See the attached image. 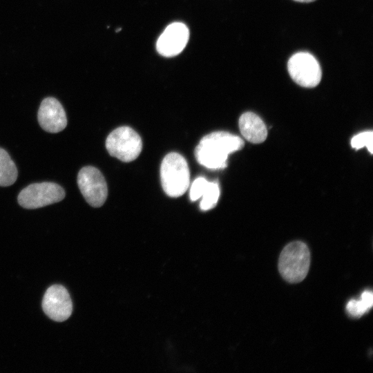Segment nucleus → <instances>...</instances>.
I'll return each mask as SVG.
<instances>
[{"mask_svg": "<svg viewBox=\"0 0 373 373\" xmlns=\"http://www.w3.org/2000/svg\"><path fill=\"white\" fill-rule=\"evenodd\" d=\"M45 314L52 320L63 322L73 312V303L66 289L60 285L50 286L46 291L42 301Z\"/></svg>", "mask_w": 373, "mask_h": 373, "instance_id": "8", "label": "nucleus"}, {"mask_svg": "<svg viewBox=\"0 0 373 373\" xmlns=\"http://www.w3.org/2000/svg\"><path fill=\"white\" fill-rule=\"evenodd\" d=\"M291 79L299 86L314 88L321 82L322 71L317 59L309 52L294 54L287 62Z\"/></svg>", "mask_w": 373, "mask_h": 373, "instance_id": "6", "label": "nucleus"}, {"mask_svg": "<svg viewBox=\"0 0 373 373\" xmlns=\"http://www.w3.org/2000/svg\"><path fill=\"white\" fill-rule=\"evenodd\" d=\"M294 1H296L298 2H302V3H309V2L314 1L316 0H294Z\"/></svg>", "mask_w": 373, "mask_h": 373, "instance_id": "16", "label": "nucleus"}, {"mask_svg": "<svg viewBox=\"0 0 373 373\" xmlns=\"http://www.w3.org/2000/svg\"><path fill=\"white\" fill-rule=\"evenodd\" d=\"M310 265V252L303 242L294 241L282 250L278 260V271L287 282H301L307 275Z\"/></svg>", "mask_w": 373, "mask_h": 373, "instance_id": "3", "label": "nucleus"}, {"mask_svg": "<svg viewBox=\"0 0 373 373\" xmlns=\"http://www.w3.org/2000/svg\"><path fill=\"white\" fill-rule=\"evenodd\" d=\"M351 146L356 150L365 146L372 154L373 152L372 131H365L354 135L351 140Z\"/></svg>", "mask_w": 373, "mask_h": 373, "instance_id": "15", "label": "nucleus"}, {"mask_svg": "<svg viewBox=\"0 0 373 373\" xmlns=\"http://www.w3.org/2000/svg\"><path fill=\"white\" fill-rule=\"evenodd\" d=\"M238 125L241 134L251 143H262L267 138V129L264 122L252 112L244 113L240 117Z\"/></svg>", "mask_w": 373, "mask_h": 373, "instance_id": "12", "label": "nucleus"}, {"mask_svg": "<svg viewBox=\"0 0 373 373\" xmlns=\"http://www.w3.org/2000/svg\"><path fill=\"white\" fill-rule=\"evenodd\" d=\"M65 197L64 189L54 182L34 183L23 189L18 195V202L23 208L33 209L52 204Z\"/></svg>", "mask_w": 373, "mask_h": 373, "instance_id": "5", "label": "nucleus"}, {"mask_svg": "<svg viewBox=\"0 0 373 373\" xmlns=\"http://www.w3.org/2000/svg\"><path fill=\"white\" fill-rule=\"evenodd\" d=\"M77 184L90 205L99 207L104 204L108 195V188L99 170L91 166L83 167L77 175Z\"/></svg>", "mask_w": 373, "mask_h": 373, "instance_id": "7", "label": "nucleus"}, {"mask_svg": "<svg viewBox=\"0 0 373 373\" xmlns=\"http://www.w3.org/2000/svg\"><path fill=\"white\" fill-rule=\"evenodd\" d=\"M189 38V30L184 23H172L159 37L156 43L157 51L166 57L176 56L184 50Z\"/></svg>", "mask_w": 373, "mask_h": 373, "instance_id": "9", "label": "nucleus"}, {"mask_svg": "<svg viewBox=\"0 0 373 373\" xmlns=\"http://www.w3.org/2000/svg\"><path fill=\"white\" fill-rule=\"evenodd\" d=\"M243 140L225 131L213 132L203 137L197 146L195 154L197 161L210 169L227 166L228 155L242 149Z\"/></svg>", "mask_w": 373, "mask_h": 373, "instance_id": "1", "label": "nucleus"}, {"mask_svg": "<svg viewBox=\"0 0 373 373\" xmlns=\"http://www.w3.org/2000/svg\"><path fill=\"white\" fill-rule=\"evenodd\" d=\"M40 126L48 133H58L67 125V118L60 102L54 97L45 98L41 103L38 114Z\"/></svg>", "mask_w": 373, "mask_h": 373, "instance_id": "10", "label": "nucleus"}, {"mask_svg": "<svg viewBox=\"0 0 373 373\" xmlns=\"http://www.w3.org/2000/svg\"><path fill=\"white\" fill-rule=\"evenodd\" d=\"M160 180L167 195H182L190 184L189 169L185 158L175 152L167 154L160 166Z\"/></svg>", "mask_w": 373, "mask_h": 373, "instance_id": "2", "label": "nucleus"}, {"mask_svg": "<svg viewBox=\"0 0 373 373\" xmlns=\"http://www.w3.org/2000/svg\"><path fill=\"white\" fill-rule=\"evenodd\" d=\"M373 305V294L371 291H364L360 299L350 300L347 305L346 310L352 317H360L367 312Z\"/></svg>", "mask_w": 373, "mask_h": 373, "instance_id": "14", "label": "nucleus"}, {"mask_svg": "<svg viewBox=\"0 0 373 373\" xmlns=\"http://www.w3.org/2000/svg\"><path fill=\"white\" fill-rule=\"evenodd\" d=\"M106 147L109 154L118 160L129 162L135 160L142 149L139 134L129 126L113 130L107 137Z\"/></svg>", "mask_w": 373, "mask_h": 373, "instance_id": "4", "label": "nucleus"}, {"mask_svg": "<svg viewBox=\"0 0 373 373\" xmlns=\"http://www.w3.org/2000/svg\"><path fill=\"white\" fill-rule=\"evenodd\" d=\"M17 175L18 171L15 164L8 153L0 148V186L12 185L15 182Z\"/></svg>", "mask_w": 373, "mask_h": 373, "instance_id": "13", "label": "nucleus"}, {"mask_svg": "<svg viewBox=\"0 0 373 373\" xmlns=\"http://www.w3.org/2000/svg\"><path fill=\"white\" fill-rule=\"evenodd\" d=\"M189 195L192 201L202 198L200 207L202 211H208L217 204L220 197V187L217 182H209L203 177H199L193 182Z\"/></svg>", "mask_w": 373, "mask_h": 373, "instance_id": "11", "label": "nucleus"}]
</instances>
